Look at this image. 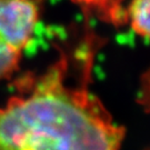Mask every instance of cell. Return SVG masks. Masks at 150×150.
<instances>
[{
  "label": "cell",
  "mask_w": 150,
  "mask_h": 150,
  "mask_svg": "<svg viewBox=\"0 0 150 150\" xmlns=\"http://www.w3.org/2000/svg\"><path fill=\"white\" fill-rule=\"evenodd\" d=\"M62 56L0 107V150H120L126 131Z\"/></svg>",
  "instance_id": "1"
},
{
  "label": "cell",
  "mask_w": 150,
  "mask_h": 150,
  "mask_svg": "<svg viewBox=\"0 0 150 150\" xmlns=\"http://www.w3.org/2000/svg\"><path fill=\"white\" fill-rule=\"evenodd\" d=\"M38 21L33 0H0V80L16 70Z\"/></svg>",
  "instance_id": "2"
},
{
  "label": "cell",
  "mask_w": 150,
  "mask_h": 150,
  "mask_svg": "<svg viewBox=\"0 0 150 150\" xmlns=\"http://www.w3.org/2000/svg\"><path fill=\"white\" fill-rule=\"evenodd\" d=\"M127 19L138 36L150 41V0H131L127 9Z\"/></svg>",
  "instance_id": "3"
}]
</instances>
